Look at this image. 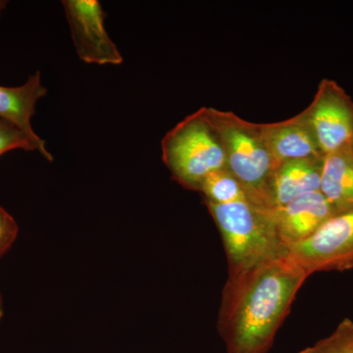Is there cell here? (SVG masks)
I'll return each mask as SVG.
<instances>
[{
  "label": "cell",
  "instance_id": "6da1fadb",
  "mask_svg": "<svg viewBox=\"0 0 353 353\" xmlns=\"http://www.w3.org/2000/svg\"><path fill=\"white\" fill-rule=\"evenodd\" d=\"M309 276L289 255L229 271L218 330L227 353H268Z\"/></svg>",
  "mask_w": 353,
  "mask_h": 353
},
{
  "label": "cell",
  "instance_id": "7a4b0ae2",
  "mask_svg": "<svg viewBox=\"0 0 353 353\" xmlns=\"http://www.w3.org/2000/svg\"><path fill=\"white\" fill-rule=\"evenodd\" d=\"M206 112L224 148L226 168L240 182L248 201L262 210L275 212L271 196L275 165L257 125L215 109L206 108Z\"/></svg>",
  "mask_w": 353,
  "mask_h": 353
},
{
  "label": "cell",
  "instance_id": "3957f363",
  "mask_svg": "<svg viewBox=\"0 0 353 353\" xmlns=\"http://www.w3.org/2000/svg\"><path fill=\"white\" fill-rule=\"evenodd\" d=\"M206 204L222 236L229 271L248 268L287 253L279 240L275 213L248 201Z\"/></svg>",
  "mask_w": 353,
  "mask_h": 353
},
{
  "label": "cell",
  "instance_id": "277c9868",
  "mask_svg": "<svg viewBox=\"0 0 353 353\" xmlns=\"http://www.w3.org/2000/svg\"><path fill=\"white\" fill-rule=\"evenodd\" d=\"M163 161L174 180L199 190L202 181L226 168V154L206 108L179 123L162 141Z\"/></svg>",
  "mask_w": 353,
  "mask_h": 353
},
{
  "label": "cell",
  "instance_id": "5b68a950",
  "mask_svg": "<svg viewBox=\"0 0 353 353\" xmlns=\"http://www.w3.org/2000/svg\"><path fill=\"white\" fill-rule=\"evenodd\" d=\"M287 254L308 276L353 270V210L333 216L307 240L288 248Z\"/></svg>",
  "mask_w": 353,
  "mask_h": 353
},
{
  "label": "cell",
  "instance_id": "8992f818",
  "mask_svg": "<svg viewBox=\"0 0 353 353\" xmlns=\"http://www.w3.org/2000/svg\"><path fill=\"white\" fill-rule=\"evenodd\" d=\"M77 55L88 64L120 65L122 54L104 26L106 14L97 0H63Z\"/></svg>",
  "mask_w": 353,
  "mask_h": 353
},
{
  "label": "cell",
  "instance_id": "52a82bcc",
  "mask_svg": "<svg viewBox=\"0 0 353 353\" xmlns=\"http://www.w3.org/2000/svg\"><path fill=\"white\" fill-rule=\"evenodd\" d=\"M306 115L323 154L352 143L353 103L336 83L323 81Z\"/></svg>",
  "mask_w": 353,
  "mask_h": 353
},
{
  "label": "cell",
  "instance_id": "ba28073f",
  "mask_svg": "<svg viewBox=\"0 0 353 353\" xmlns=\"http://www.w3.org/2000/svg\"><path fill=\"white\" fill-rule=\"evenodd\" d=\"M334 215L336 211L320 190L297 197L275 211L281 245L287 252L290 246L310 238Z\"/></svg>",
  "mask_w": 353,
  "mask_h": 353
},
{
  "label": "cell",
  "instance_id": "9c48e42d",
  "mask_svg": "<svg viewBox=\"0 0 353 353\" xmlns=\"http://www.w3.org/2000/svg\"><path fill=\"white\" fill-rule=\"evenodd\" d=\"M257 129L273 159L275 170L284 162L324 157L306 113L285 122L257 125Z\"/></svg>",
  "mask_w": 353,
  "mask_h": 353
},
{
  "label": "cell",
  "instance_id": "30bf717a",
  "mask_svg": "<svg viewBox=\"0 0 353 353\" xmlns=\"http://www.w3.org/2000/svg\"><path fill=\"white\" fill-rule=\"evenodd\" d=\"M46 94L48 90L41 83L39 71L30 76L27 82L20 87L0 85V118L19 128L39 145L41 157L52 162L53 157L46 148V141L39 138L32 127V118L36 113L37 103Z\"/></svg>",
  "mask_w": 353,
  "mask_h": 353
},
{
  "label": "cell",
  "instance_id": "8fae6325",
  "mask_svg": "<svg viewBox=\"0 0 353 353\" xmlns=\"http://www.w3.org/2000/svg\"><path fill=\"white\" fill-rule=\"evenodd\" d=\"M322 158L292 160L279 165L272 176L271 196L275 211L297 197L319 192Z\"/></svg>",
  "mask_w": 353,
  "mask_h": 353
},
{
  "label": "cell",
  "instance_id": "7c38bea8",
  "mask_svg": "<svg viewBox=\"0 0 353 353\" xmlns=\"http://www.w3.org/2000/svg\"><path fill=\"white\" fill-rule=\"evenodd\" d=\"M352 143L323 157L320 192L336 214L353 210Z\"/></svg>",
  "mask_w": 353,
  "mask_h": 353
},
{
  "label": "cell",
  "instance_id": "4fadbf2b",
  "mask_svg": "<svg viewBox=\"0 0 353 353\" xmlns=\"http://www.w3.org/2000/svg\"><path fill=\"white\" fill-rule=\"evenodd\" d=\"M199 190L203 192L205 201L217 204L248 201L240 182L227 168L209 174L202 181Z\"/></svg>",
  "mask_w": 353,
  "mask_h": 353
},
{
  "label": "cell",
  "instance_id": "5bb4252c",
  "mask_svg": "<svg viewBox=\"0 0 353 353\" xmlns=\"http://www.w3.org/2000/svg\"><path fill=\"white\" fill-rule=\"evenodd\" d=\"M297 353H353V321L345 318L334 331Z\"/></svg>",
  "mask_w": 353,
  "mask_h": 353
},
{
  "label": "cell",
  "instance_id": "9a60e30c",
  "mask_svg": "<svg viewBox=\"0 0 353 353\" xmlns=\"http://www.w3.org/2000/svg\"><path fill=\"white\" fill-rule=\"evenodd\" d=\"M14 150L38 152L39 145L12 123L0 118V157Z\"/></svg>",
  "mask_w": 353,
  "mask_h": 353
},
{
  "label": "cell",
  "instance_id": "2e32d148",
  "mask_svg": "<svg viewBox=\"0 0 353 353\" xmlns=\"http://www.w3.org/2000/svg\"><path fill=\"white\" fill-rule=\"evenodd\" d=\"M19 234V226L12 215L0 205V259L10 250Z\"/></svg>",
  "mask_w": 353,
  "mask_h": 353
},
{
  "label": "cell",
  "instance_id": "e0dca14e",
  "mask_svg": "<svg viewBox=\"0 0 353 353\" xmlns=\"http://www.w3.org/2000/svg\"><path fill=\"white\" fill-rule=\"evenodd\" d=\"M4 316V301L3 296L0 294V324H1L2 319H3Z\"/></svg>",
  "mask_w": 353,
  "mask_h": 353
},
{
  "label": "cell",
  "instance_id": "ac0fdd59",
  "mask_svg": "<svg viewBox=\"0 0 353 353\" xmlns=\"http://www.w3.org/2000/svg\"><path fill=\"white\" fill-rule=\"evenodd\" d=\"M7 4H8V1H6V0H0V18H1L3 11L6 10Z\"/></svg>",
  "mask_w": 353,
  "mask_h": 353
},
{
  "label": "cell",
  "instance_id": "d6986e66",
  "mask_svg": "<svg viewBox=\"0 0 353 353\" xmlns=\"http://www.w3.org/2000/svg\"><path fill=\"white\" fill-rule=\"evenodd\" d=\"M352 152H353V141H352Z\"/></svg>",
  "mask_w": 353,
  "mask_h": 353
}]
</instances>
